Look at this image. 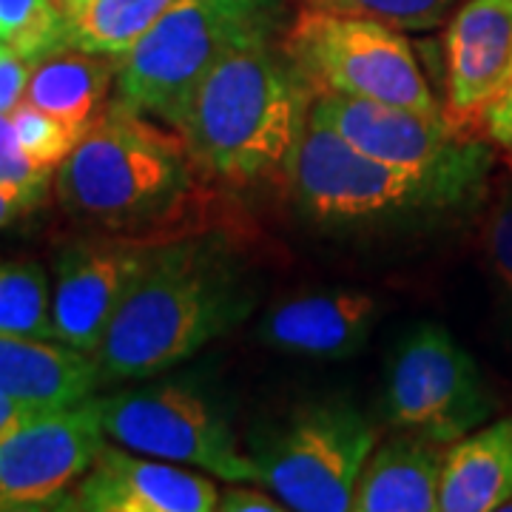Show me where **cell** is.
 I'll list each match as a JSON object with an SVG mask.
<instances>
[{
    "label": "cell",
    "mask_w": 512,
    "mask_h": 512,
    "mask_svg": "<svg viewBox=\"0 0 512 512\" xmlns=\"http://www.w3.org/2000/svg\"><path fill=\"white\" fill-rule=\"evenodd\" d=\"M259 302L251 262L222 231L151 242L109 330L94 350L100 387L143 382L194 359L237 330Z\"/></svg>",
    "instance_id": "obj_1"
},
{
    "label": "cell",
    "mask_w": 512,
    "mask_h": 512,
    "mask_svg": "<svg viewBox=\"0 0 512 512\" xmlns=\"http://www.w3.org/2000/svg\"><path fill=\"white\" fill-rule=\"evenodd\" d=\"M487 171H410L373 160L308 117L285 168L296 217L342 242H413L470 220L490 194Z\"/></svg>",
    "instance_id": "obj_2"
},
{
    "label": "cell",
    "mask_w": 512,
    "mask_h": 512,
    "mask_svg": "<svg viewBox=\"0 0 512 512\" xmlns=\"http://www.w3.org/2000/svg\"><path fill=\"white\" fill-rule=\"evenodd\" d=\"M274 40L256 35L237 43L185 103L177 131L208 183L248 191L282 180L308 128L316 94Z\"/></svg>",
    "instance_id": "obj_3"
},
{
    "label": "cell",
    "mask_w": 512,
    "mask_h": 512,
    "mask_svg": "<svg viewBox=\"0 0 512 512\" xmlns=\"http://www.w3.org/2000/svg\"><path fill=\"white\" fill-rule=\"evenodd\" d=\"M120 97L83 131L55 174L60 208L100 234L157 242L185 220L197 168L177 128Z\"/></svg>",
    "instance_id": "obj_4"
},
{
    "label": "cell",
    "mask_w": 512,
    "mask_h": 512,
    "mask_svg": "<svg viewBox=\"0 0 512 512\" xmlns=\"http://www.w3.org/2000/svg\"><path fill=\"white\" fill-rule=\"evenodd\" d=\"M276 0H174L117 66V97L177 128L208 69L237 43L279 35Z\"/></svg>",
    "instance_id": "obj_5"
},
{
    "label": "cell",
    "mask_w": 512,
    "mask_h": 512,
    "mask_svg": "<svg viewBox=\"0 0 512 512\" xmlns=\"http://www.w3.org/2000/svg\"><path fill=\"white\" fill-rule=\"evenodd\" d=\"M282 49L313 94H345L433 117L444 114L402 29L305 6L282 37Z\"/></svg>",
    "instance_id": "obj_6"
},
{
    "label": "cell",
    "mask_w": 512,
    "mask_h": 512,
    "mask_svg": "<svg viewBox=\"0 0 512 512\" xmlns=\"http://www.w3.org/2000/svg\"><path fill=\"white\" fill-rule=\"evenodd\" d=\"M376 447V430L345 399L305 404L274 427L259 430L248 456L259 487L296 512L353 510L356 481Z\"/></svg>",
    "instance_id": "obj_7"
},
{
    "label": "cell",
    "mask_w": 512,
    "mask_h": 512,
    "mask_svg": "<svg viewBox=\"0 0 512 512\" xmlns=\"http://www.w3.org/2000/svg\"><path fill=\"white\" fill-rule=\"evenodd\" d=\"M97 402L106 436L131 453L188 464L231 484H259L254 458L239 447L228 413L194 379L151 376Z\"/></svg>",
    "instance_id": "obj_8"
},
{
    "label": "cell",
    "mask_w": 512,
    "mask_h": 512,
    "mask_svg": "<svg viewBox=\"0 0 512 512\" xmlns=\"http://www.w3.org/2000/svg\"><path fill=\"white\" fill-rule=\"evenodd\" d=\"M382 410L396 430L447 447L487 424L495 396L450 330L427 322L390 353Z\"/></svg>",
    "instance_id": "obj_9"
},
{
    "label": "cell",
    "mask_w": 512,
    "mask_h": 512,
    "mask_svg": "<svg viewBox=\"0 0 512 512\" xmlns=\"http://www.w3.org/2000/svg\"><path fill=\"white\" fill-rule=\"evenodd\" d=\"M106 439L97 396L23 421L0 439V512L63 510Z\"/></svg>",
    "instance_id": "obj_10"
},
{
    "label": "cell",
    "mask_w": 512,
    "mask_h": 512,
    "mask_svg": "<svg viewBox=\"0 0 512 512\" xmlns=\"http://www.w3.org/2000/svg\"><path fill=\"white\" fill-rule=\"evenodd\" d=\"M311 117L333 128L362 154L410 171H487L493 174L495 151L490 140H478L456 128L444 114H421L404 106L359 100L345 94H316Z\"/></svg>",
    "instance_id": "obj_11"
},
{
    "label": "cell",
    "mask_w": 512,
    "mask_h": 512,
    "mask_svg": "<svg viewBox=\"0 0 512 512\" xmlns=\"http://www.w3.org/2000/svg\"><path fill=\"white\" fill-rule=\"evenodd\" d=\"M151 242L117 234H83L57 248L52 265L55 339L92 356L117 308L140 276Z\"/></svg>",
    "instance_id": "obj_12"
},
{
    "label": "cell",
    "mask_w": 512,
    "mask_h": 512,
    "mask_svg": "<svg viewBox=\"0 0 512 512\" xmlns=\"http://www.w3.org/2000/svg\"><path fill=\"white\" fill-rule=\"evenodd\" d=\"M512 80V0H464L444 32V114L461 131L484 114Z\"/></svg>",
    "instance_id": "obj_13"
},
{
    "label": "cell",
    "mask_w": 512,
    "mask_h": 512,
    "mask_svg": "<svg viewBox=\"0 0 512 512\" xmlns=\"http://www.w3.org/2000/svg\"><path fill=\"white\" fill-rule=\"evenodd\" d=\"M217 501L220 490L208 473H194L163 458L131 456L128 447H111L106 441L63 510L208 512L217 510Z\"/></svg>",
    "instance_id": "obj_14"
},
{
    "label": "cell",
    "mask_w": 512,
    "mask_h": 512,
    "mask_svg": "<svg viewBox=\"0 0 512 512\" xmlns=\"http://www.w3.org/2000/svg\"><path fill=\"white\" fill-rule=\"evenodd\" d=\"M382 316V302L365 288H322L276 302L259 319L265 348L305 359H350L365 348Z\"/></svg>",
    "instance_id": "obj_15"
},
{
    "label": "cell",
    "mask_w": 512,
    "mask_h": 512,
    "mask_svg": "<svg viewBox=\"0 0 512 512\" xmlns=\"http://www.w3.org/2000/svg\"><path fill=\"white\" fill-rule=\"evenodd\" d=\"M100 387L89 353L57 339L0 333V393L37 407L60 410L92 399Z\"/></svg>",
    "instance_id": "obj_16"
},
{
    "label": "cell",
    "mask_w": 512,
    "mask_h": 512,
    "mask_svg": "<svg viewBox=\"0 0 512 512\" xmlns=\"http://www.w3.org/2000/svg\"><path fill=\"white\" fill-rule=\"evenodd\" d=\"M441 444L413 433H399L373 447L356 481V512H433L439 510Z\"/></svg>",
    "instance_id": "obj_17"
},
{
    "label": "cell",
    "mask_w": 512,
    "mask_h": 512,
    "mask_svg": "<svg viewBox=\"0 0 512 512\" xmlns=\"http://www.w3.org/2000/svg\"><path fill=\"white\" fill-rule=\"evenodd\" d=\"M512 501V416L481 424L447 444L441 464V512L504 510Z\"/></svg>",
    "instance_id": "obj_18"
},
{
    "label": "cell",
    "mask_w": 512,
    "mask_h": 512,
    "mask_svg": "<svg viewBox=\"0 0 512 512\" xmlns=\"http://www.w3.org/2000/svg\"><path fill=\"white\" fill-rule=\"evenodd\" d=\"M120 60L92 55L83 49H63L35 63L26 97L32 106L86 131L109 106L111 86H117Z\"/></svg>",
    "instance_id": "obj_19"
},
{
    "label": "cell",
    "mask_w": 512,
    "mask_h": 512,
    "mask_svg": "<svg viewBox=\"0 0 512 512\" xmlns=\"http://www.w3.org/2000/svg\"><path fill=\"white\" fill-rule=\"evenodd\" d=\"M174 0H83L66 12L69 43L92 55L120 60Z\"/></svg>",
    "instance_id": "obj_20"
},
{
    "label": "cell",
    "mask_w": 512,
    "mask_h": 512,
    "mask_svg": "<svg viewBox=\"0 0 512 512\" xmlns=\"http://www.w3.org/2000/svg\"><path fill=\"white\" fill-rule=\"evenodd\" d=\"M0 333L55 339L52 276L35 259L0 256Z\"/></svg>",
    "instance_id": "obj_21"
},
{
    "label": "cell",
    "mask_w": 512,
    "mask_h": 512,
    "mask_svg": "<svg viewBox=\"0 0 512 512\" xmlns=\"http://www.w3.org/2000/svg\"><path fill=\"white\" fill-rule=\"evenodd\" d=\"M0 40L32 66L72 49L60 0H0Z\"/></svg>",
    "instance_id": "obj_22"
},
{
    "label": "cell",
    "mask_w": 512,
    "mask_h": 512,
    "mask_svg": "<svg viewBox=\"0 0 512 512\" xmlns=\"http://www.w3.org/2000/svg\"><path fill=\"white\" fill-rule=\"evenodd\" d=\"M481 251L495 299L512 316V174H504L487 194Z\"/></svg>",
    "instance_id": "obj_23"
},
{
    "label": "cell",
    "mask_w": 512,
    "mask_h": 512,
    "mask_svg": "<svg viewBox=\"0 0 512 512\" xmlns=\"http://www.w3.org/2000/svg\"><path fill=\"white\" fill-rule=\"evenodd\" d=\"M311 9L387 23L402 32H427L447 23L458 0H302Z\"/></svg>",
    "instance_id": "obj_24"
},
{
    "label": "cell",
    "mask_w": 512,
    "mask_h": 512,
    "mask_svg": "<svg viewBox=\"0 0 512 512\" xmlns=\"http://www.w3.org/2000/svg\"><path fill=\"white\" fill-rule=\"evenodd\" d=\"M9 117H12V126L26 157L40 171H49V174H55L60 163L72 154L77 140L83 137V131H77L49 111L37 109L29 100H20L18 106L9 111Z\"/></svg>",
    "instance_id": "obj_25"
},
{
    "label": "cell",
    "mask_w": 512,
    "mask_h": 512,
    "mask_svg": "<svg viewBox=\"0 0 512 512\" xmlns=\"http://www.w3.org/2000/svg\"><path fill=\"white\" fill-rule=\"evenodd\" d=\"M0 183L26 185V188H49L52 183V174L40 171L20 148L9 114H0Z\"/></svg>",
    "instance_id": "obj_26"
},
{
    "label": "cell",
    "mask_w": 512,
    "mask_h": 512,
    "mask_svg": "<svg viewBox=\"0 0 512 512\" xmlns=\"http://www.w3.org/2000/svg\"><path fill=\"white\" fill-rule=\"evenodd\" d=\"M32 69L35 66L15 52H6L0 57V114H9L26 97Z\"/></svg>",
    "instance_id": "obj_27"
},
{
    "label": "cell",
    "mask_w": 512,
    "mask_h": 512,
    "mask_svg": "<svg viewBox=\"0 0 512 512\" xmlns=\"http://www.w3.org/2000/svg\"><path fill=\"white\" fill-rule=\"evenodd\" d=\"M481 126H484L487 140L512 160V80L510 86L504 89V94L487 109Z\"/></svg>",
    "instance_id": "obj_28"
},
{
    "label": "cell",
    "mask_w": 512,
    "mask_h": 512,
    "mask_svg": "<svg viewBox=\"0 0 512 512\" xmlns=\"http://www.w3.org/2000/svg\"><path fill=\"white\" fill-rule=\"evenodd\" d=\"M217 510L222 512H282L288 510L271 490H254V487H231L220 493Z\"/></svg>",
    "instance_id": "obj_29"
},
{
    "label": "cell",
    "mask_w": 512,
    "mask_h": 512,
    "mask_svg": "<svg viewBox=\"0 0 512 512\" xmlns=\"http://www.w3.org/2000/svg\"><path fill=\"white\" fill-rule=\"evenodd\" d=\"M46 197V188H26V185L0 183V231L29 214Z\"/></svg>",
    "instance_id": "obj_30"
},
{
    "label": "cell",
    "mask_w": 512,
    "mask_h": 512,
    "mask_svg": "<svg viewBox=\"0 0 512 512\" xmlns=\"http://www.w3.org/2000/svg\"><path fill=\"white\" fill-rule=\"evenodd\" d=\"M60 3H63V9H66V12H72L74 6H80L83 0H60Z\"/></svg>",
    "instance_id": "obj_31"
},
{
    "label": "cell",
    "mask_w": 512,
    "mask_h": 512,
    "mask_svg": "<svg viewBox=\"0 0 512 512\" xmlns=\"http://www.w3.org/2000/svg\"><path fill=\"white\" fill-rule=\"evenodd\" d=\"M6 52H12V49H9V46H6V43H3V40H0V57L6 55Z\"/></svg>",
    "instance_id": "obj_32"
},
{
    "label": "cell",
    "mask_w": 512,
    "mask_h": 512,
    "mask_svg": "<svg viewBox=\"0 0 512 512\" xmlns=\"http://www.w3.org/2000/svg\"><path fill=\"white\" fill-rule=\"evenodd\" d=\"M504 510H512V501H510V504H507V507H504Z\"/></svg>",
    "instance_id": "obj_33"
}]
</instances>
